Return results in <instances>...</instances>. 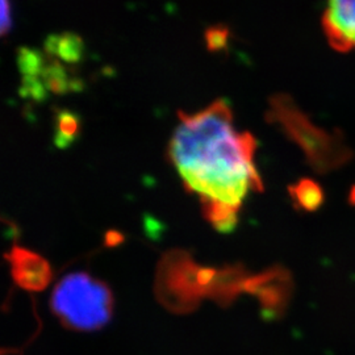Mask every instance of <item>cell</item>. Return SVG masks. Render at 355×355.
Masks as SVG:
<instances>
[{"label": "cell", "instance_id": "6da1fadb", "mask_svg": "<svg viewBox=\"0 0 355 355\" xmlns=\"http://www.w3.org/2000/svg\"><path fill=\"white\" fill-rule=\"evenodd\" d=\"M168 159L189 192L202 205H224L240 211L249 191L262 192L263 182L254 164L255 139L233 125V114L223 99L196 114L178 112Z\"/></svg>", "mask_w": 355, "mask_h": 355}, {"label": "cell", "instance_id": "7a4b0ae2", "mask_svg": "<svg viewBox=\"0 0 355 355\" xmlns=\"http://www.w3.org/2000/svg\"><path fill=\"white\" fill-rule=\"evenodd\" d=\"M266 120L278 124L287 137L304 153L306 164L318 174H328L349 164L354 153L341 133L315 125L287 94H277L268 101Z\"/></svg>", "mask_w": 355, "mask_h": 355}, {"label": "cell", "instance_id": "3957f363", "mask_svg": "<svg viewBox=\"0 0 355 355\" xmlns=\"http://www.w3.org/2000/svg\"><path fill=\"white\" fill-rule=\"evenodd\" d=\"M51 306L64 328L94 331L112 318L114 295L103 280L83 271L70 272L55 284Z\"/></svg>", "mask_w": 355, "mask_h": 355}, {"label": "cell", "instance_id": "277c9868", "mask_svg": "<svg viewBox=\"0 0 355 355\" xmlns=\"http://www.w3.org/2000/svg\"><path fill=\"white\" fill-rule=\"evenodd\" d=\"M221 290V268L198 266L182 250L166 254L157 272L158 300L171 311L189 312L203 297L217 303Z\"/></svg>", "mask_w": 355, "mask_h": 355}, {"label": "cell", "instance_id": "5b68a950", "mask_svg": "<svg viewBox=\"0 0 355 355\" xmlns=\"http://www.w3.org/2000/svg\"><path fill=\"white\" fill-rule=\"evenodd\" d=\"M293 282L291 274L283 267H272L257 275H250L245 283V292L254 295L270 318H280L291 299Z\"/></svg>", "mask_w": 355, "mask_h": 355}, {"label": "cell", "instance_id": "8992f818", "mask_svg": "<svg viewBox=\"0 0 355 355\" xmlns=\"http://www.w3.org/2000/svg\"><path fill=\"white\" fill-rule=\"evenodd\" d=\"M11 268V277L17 287L29 292L44 291L53 280L49 262L26 248L13 245L4 255Z\"/></svg>", "mask_w": 355, "mask_h": 355}, {"label": "cell", "instance_id": "52a82bcc", "mask_svg": "<svg viewBox=\"0 0 355 355\" xmlns=\"http://www.w3.org/2000/svg\"><path fill=\"white\" fill-rule=\"evenodd\" d=\"M322 29L334 51H355V0H325Z\"/></svg>", "mask_w": 355, "mask_h": 355}, {"label": "cell", "instance_id": "ba28073f", "mask_svg": "<svg viewBox=\"0 0 355 355\" xmlns=\"http://www.w3.org/2000/svg\"><path fill=\"white\" fill-rule=\"evenodd\" d=\"M46 57V64L41 78L48 91L55 95H66L69 92H78L83 89V82L74 76L67 67H64L60 60L49 55Z\"/></svg>", "mask_w": 355, "mask_h": 355}, {"label": "cell", "instance_id": "9c48e42d", "mask_svg": "<svg viewBox=\"0 0 355 355\" xmlns=\"http://www.w3.org/2000/svg\"><path fill=\"white\" fill-rule=\"evenodd\" d=\"M44 49L46 55L54 57L64 64H74L83 58L85 42L76 33L64 32L61 35H51L45 40Z\"/></svg>", "mask_w": 355, "mask_h": 355}, {"label": "cell", "instance_id": "30bf717a", "mask_svg": "<svg viewBox=\"0 0 355 355\" xmlns=\"http://www.w3.org/2000/svg\"><path fill=\"white\" fill-rule=\"evenodd\" d=\"M293 205L305 212H315L325 202V193L318 182L302 178L288 187Z\"/></svg>", "mask_w": 355, "mask_h": 355}, {"label": "cell", "instance_id": "8fae6325", "mask_svg": "<svg viewBox=\"0 0 355 355\" xmlns=\"http://www.w3.org/2000/svg\"><path fill=\"white\" fill-rule=\"evenodd\" d=\"M80 117L70 110H57L54 114V145L64 150L74 144L80 133Z\"/></svg>", "mask_w": 355, "mask_h": 355}, {"label": "cell", "instance_id": "7c38bea8", "mask_svg": "<svg viewBox=\"0 0 355 355\" xmlns=\"http://www.w3.org/2000/svg\"><path fill=\"white\" fill-rule=\"evenodd\" d=\"M46 58L42 53L32 48L20 46L17 49V67L23 76H41L46 64Z\"/></svg>", "mask_w": 355, "mask_h": 355}, {"label": "cell", "instance_id": "4fadbf2b", "mask_svg": "<svg viewBox=\"0 0 355 355\" xmlns=\"http://www.w3.org/2000/svg\"><path fill=\"white\" fill-rule=\"evenodd\" d=\"M20 95L33 102H44L48 98V89L41 76H23Z\"/></svg>", "mask_w": 355, "mask_h": 355}, {"label": "cell", "instance_id": "5bb4252c", "mask_svg": "<svg viewBox=\"0 0 355 355\" xmlns=\"http://www.w3.org/2000/svg\"><path fill=\"white\" fill-rule=\"evenodd\" d=\"M230 31L228 26H214L205 29L204 40L207 49L209 51H221L228 46Z\"/></svg>", "mask_w": 355, "mask_h": 355}, {"label": "cell", "instance_id": "9a60e30c", "mask_svg": "<svg viewBox=\"0 0 355 355\" xmlns=\"http://www.w3.org/2000/svg\"><path fill=\"white\" fill-rule=\"evenodd\" d=\"M12 29V7L11 0H1V23L0 32L4 37Z\"/></svg>", "mask_w": 355, "mask_h": 355}, {"label": "cell", "instance_id": "2e32d148", "mask_svg": "<svg viewBox=\"0 0 355 355\" xmlns=\"http://www.w3.org/2000/svg\"><path fill=\"white\" fill-rule=\"evenodd\" d=\"M123 241H124V236L121 233H119L116 230L107 232V234H105V245L107 246L114 248V246H117L119 243H121Z\"/></svg>", "mask_w": 355, "mask_h": 355}, {"label": "cell", "instance_id": "e0dca14e", "mask_svg": "<svg viewBox=\"0 0 355 355\" xmlns=\"http://www.w3.org/2000/svg\"><path fill=\"white\" fill-rule=\"evenodd\" d=\"M349 203L355 205V186H353V189L350 190V193H349Z\"/></svg>", "mask_w": 355, "mask_h": 355}]
</instances>
